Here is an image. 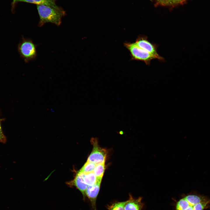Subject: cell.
<instances>
[{"label":"cell","instance_id":"obj_1","mask_svg":"<svg viewBox=\"0 0 210 210\" xmlns=\"http://www.w3.org/2000/svg\"><path fill=\"white\" fill-rule=\"evenodd\" d=\"M37 8L40 20L38 26H43L45 24L51 22L59 26L61 23V19L65 14V12L60 8H56L45 5H37Z\"/></svg>","mask_w":210,"mask_h":210},{"label":"cell","instance_id":"obj_2","mask_svg":"<svg viewBox=\"0 0 210 210\" xmlns=\"http://www.w3.org/2000/svg\"><path fill=\"white\" fill-rule=\"evenodd\" d=\"M124 45L130 53L131 60L143 62L148 66H150L151 61L154 59L161 62L165 61L163 57H159L148 52L139 47L135 42L125 43Z\"/></svg>","mask_w":210,"mask_h":210},{"label":"cell","instance_id":"obj_3","mask_svg":"<svg viewBox=\"0 0 210 210\" xmlns=\"http://www.w3.org/2000/svg\"><path fill=\"white\" fill-rule=\"evenodd\" d=\"M37 45L31 39L22 37L18 46V50L20 57L25 63H28L36 59L37 55Z\"/></svg>","mask_w":210,"mask_h":210},{"label":"cell","instance_id":"obj_4","mask_svg":"<svg viewBox=\"0 0 210 210\" xmlns=\"http://www.w3.org/2000/svg\"><path fill=\"white\" fill-rule=\"evenodd\" d=\"M91 142L93 145V148L87 161L96 164L105 163L106 156V150L99 146L97 138H92Z\"/></svg>","mask_w":210,"mask_h":210},{"label":"cell","instance_id":"obj_5","mask_svg":"<svg viewBox=\"0 0 210 210\" xmlns=\"http://www.w3.org/2000/svg\"><path fill=\"white\" fill-rule=\"evenodd\" d=\"M135 43L139 47L148 52L159 57H162L158 54L157 52L159 45L150 42L147 36L142 35H139Z\"/></svg>","mask_w":210,"mask_h":210},{"label":"cell","instance_id":"obj_6","mask_svg":"<svg viewBox=\"0 0 210 210\" xmlns=\"http://www.w3.org/2000/svg\"><path fill=\"white\" fill-rule=\"evenodd\" d=\"M85 175V173L79 171L77 173L74 179L67 183V184L69 186L76 187L81 192L84 200L85 199V192L88 186L84 181Z\"/></svg>","mask_w":210,"mask_h":210},{"label":"cell","instance_id":"obj_7","mask_svg":"<svg viewBox=\"0 0 210 210\" xmlns=\"http://www.w3.org/2000/svg\"><path fill=\"white\" fill-rule=\"evenodd\" d=\"M101 180H99L92 186H88L85 192L86 197L90 200L91 206L94 210H97L96 202L100 188Z\"/></svg>","mask_w":210,"mask_h":210},{"label":"cell","instance_id":"obj_8","mask_svg":"<svg viewBox=\"0 0 210 210\" xmlns=\"http://www.w3.org/2000/svg\"><path fill=\"white\" fill-rule=\"evenodd\" d=\"M142 199L141 197L134 198L130 194L125 206V210H141L144 206Z\"/></svg>","mask_w":210,"mask_h":210},{"label":"cell","instance_id":"obj_9","mask_svg":"<svg viewBox=\"0 0 210 210\" xmlns=\"http://www.w3.org/2000/svg\"><path fill=\"white\" fill-rule=\"evenodd\" d=\"M18 2H26L36 4L37 5H45L56 8H60L56 5L55 0H14L13 3L14 4Z\"/></svg>","mask_w":210,"mask_h":210},{"label":"cell","instance_id":"obj_10","mask_svg":"<svg viewBox=\"0 0 210 210\" xmlns=\"http://www.w3.org/2000/svg\"><path fill=\"white\" fill-rule=\"evenodd\" d=\"M184 198L188 202L190 205L194 206L200 202L209 201L205 197L194 195H190Z\"/></svg>","mask_w":210,"mask_h":210},{"label":"cell","instance_id":"obj_11","mask_svg":"<svg viewBox=\"0 0 210 210\" xmlns=\"http://www.w3.org/2000/svg\"><path fill=\"white\" fill-rule=\"evenodd\" d=\"M84 179L85 183L88 186H92L102 178L97 177L93 172L85 174Z\"/></svg>","mask_w":210,"mask_h":210},{"label":"cell","instance_id":"obj_12","mask_svg":"<svg viewBox=\"0 0 210 210\" xmlns=\"http://www.w3.org/2000/svg\"><path fill=\"white\" fill-rule=\"evenodd\" d=\"M127 200L119 202L115 201L106 205V207L108 210H125V207Z\"/></svg>","mask_w":210,"mask_h":210},{"label":"cell","instance_id":"obj_13","mask_svg":"<svg viewBox=\"0 0 210 210\" xmlns=\"http://www.w3.org/2000/svg\"><path fill=\"white\" fill-rule=\"evenodd\" d=\"M156 3L163 6H173L181 4L186 0H154Z\"/></svg>","mask_w":210,"mask_h":210},{"label":"cell","instance_id":"obj_14","mask_svg":"<svg viewBox=\"0 0 210 210\" xmlns=\"http://www.w3.org/2000/svg\"><path fill=\"white\" fill-rule=\"evenodd\" d=\"M105 170V163L96 164L93 173L98 178H102Z\"/></svg>","mask_w":210,"mask_h":210},{"label":"cell","instance_id":"obj_15","mask_svg":"<svg viewBox=\"0 0 210 210\" xmlns=\"http://www.w3.org/2000/svg\"><path fill=\"white\" fill-rule=\"evenodd\" d=\"M96 165L93 162L87 161L79 171L85 174L93 172Z\"/></svg>","mask_w":210,"mask_h":210},{"label":"cell","instance_id":"obj_16","mask_svg":"<svg viewBox=\"0 0 210 210\" xmlns=\"http://www.w3.org/2000/svg\"><path fill=\"white\" fill-rule=\"evenodd\" d=\"M190 206L188 202L184 197L177 202L176 210H186Z\"/></svg>","mask_w":210,"mask_h":210},{"label":"cell","instance_id":"obj_17","mask_svg":"<svg viewBox=\"0 0 210 210\" xmlns=\"http://www.w3.org/2000/svg\"><path fill=\"white\" fill-rule=\"evenodd\" d=\"M209 203V202H200L193 206V210H203Z\"/></svg>","mask_w":210,"mask_h":210},{"label":"cell","instance_id":"obj_18","mask_svg":"<svg viewBox=\"0 0 210 210\" xmlns=\"http://www.w3.org/2000/svg\"><path fill=\"white\" fill-rule=\"evenodd\" d=\"M6 141V139L3 133L0 124V141L3 142H5Z\"/></svg>","mask_w":210,"mask_h":210},{"label":"cell","instance_id":"obj_19","mask_svg":"<svg viewBox=\"0 0 210 210\" xmlns=\"http://www.w3.org/2000/svg\"><path fill=\"white\" fill-rule=\"evenodd\" d=\"M193 206L190 205L186 210H193Z\"/></svg>","mask_w":210,"mask_h":210},{"label":"cell","instance_id":"obj_20","mask_svg":"<svg viewBox=\"0 0 210 210\" xmlns=\"http://www.w3.org/2000/svg\"><path fill=\"white\" fill-rule=\"evenodd\" d=\"M14 0H13V1Z\"/></svg>","mask_w":210,"mask_h":210}]
</instances>
